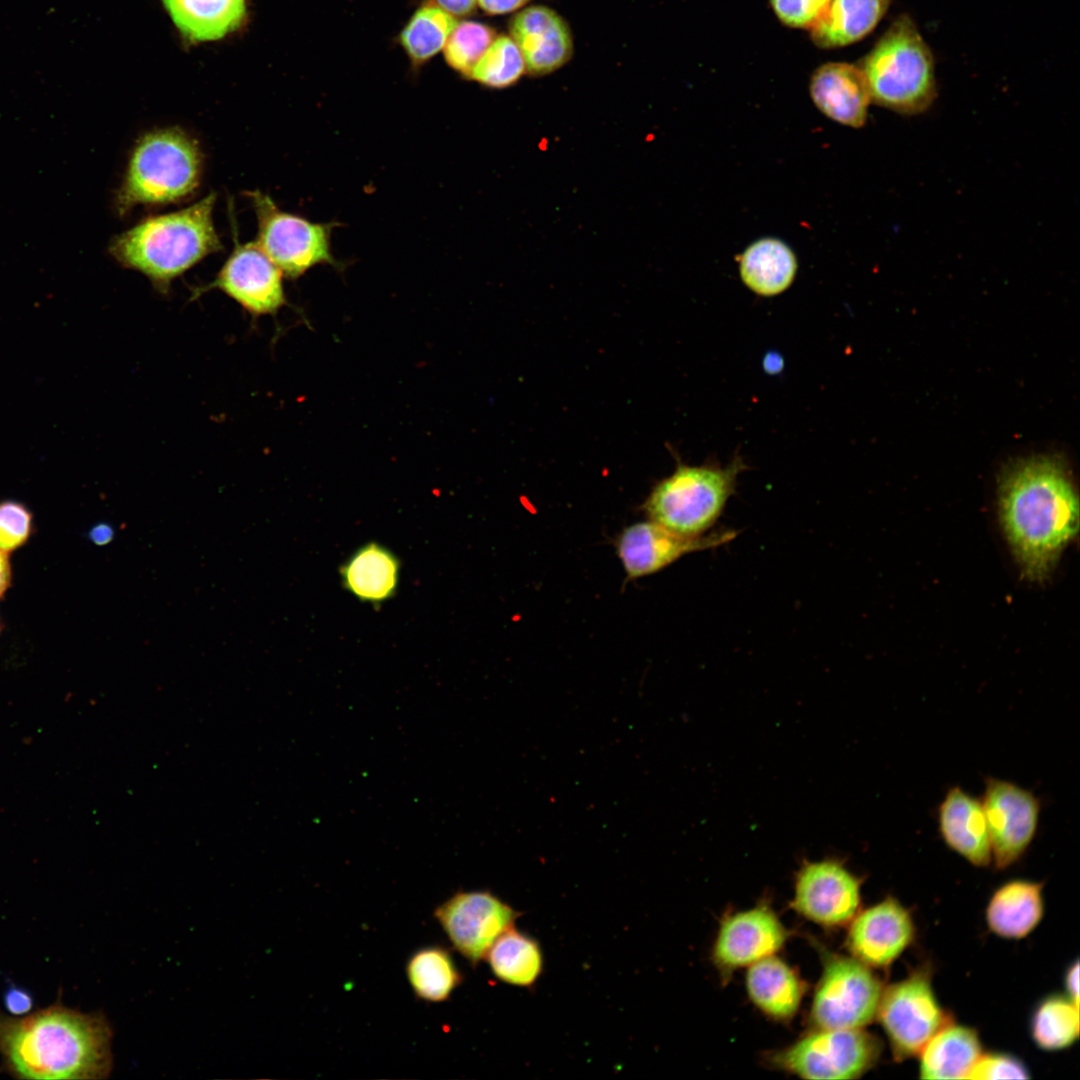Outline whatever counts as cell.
I'll list each match as a JSON object with an SVG mask.
<instances>
[{
	"instance_id": "obj_1",
	"label": "cell",
	"mask_w": 1080,
	"mask_h": 1080,
	"mask_svg": "<svg viewBox=\"0 0 1080 1080\" xmlns=\"http://www.w3.org/2000/svg\"><path fill=\"white\" fill-rule=\"evenodd\" d=\"M999 513L1022 576L1047 579L1079 527L1078 497L1064 465L1037 456L1008 467L999 485Z\"/></svg>"
},
{
	"instance_id": "obj_2",
	"label": "cell",
	"mask_w": 1080,
	"mask_h": 1080,
	"mask_svg": "<svg viewBox=\"0 0 1080 1080\" xmlns=\"http://www.w3.org/2000/svg\"><path fill=\"white\" fill-rule=\"evenodd\" d=\"M22 1016L0 1011V1073L16 1079H104L113 1067V1032L101 1013L62 1003Z\"/></svg>"
},
{
	"instance_id": "obj_3",
	"label": "cell",
	"mask_w": 1080,
	"mask_h": 1080,
	"mask_svg": "<svg viewBox=\"0 0 1080 1080\" xmlns=\"http://www.w3.org/2000/svg\"><path fill=\"white\" fill-rule=\"evenodd\" d=\"M215 200L211 193L183 210L142 220L111 241L110 254L166 291L173 279L221 250L212 217Z\"/></svg>"
},
{
	"instance_id": "obj_4",
	"label": "cell",
	"mask_w": 1080,
	"mask_h": 1080,
	"mask_svg": "<svg viewBox=\"0 0 1080 1080\" xmlns=\"http://www.w3.org/2000/svg\"><path fill=\"white\" fill-rule=\"evenodd\" d=\"M674 472L657 481L642 504L649 520L686 537H699L715 525L735 493L738 476L748 469L742 456L721 466H691L678 455Z\"/></svg>"
},
{
	"instance_id": "obj_5",
	"label": "cell",
	"mask_w": 1080,
	"mask_h": 1080,
	"mask_svg": "<svg viewBox=\"0 0 1080 1080\" xmlns=\"http://www.w3.org/2000/svg\"><path fill=\"white\" fill-rule=\"evenodd\" d=\"M201 170L202 154L194 138L179 128L151 131L131 153L116 208L124 215L137 205L180 201L195 192Z\"/></svg>"
},
{
	"instance_id": "obj_6",
	"label": "cell",
	"mask_w": 1080,
	"mask_h": 1080,
	"mask_svg": "<svg viewBox=\"0 0 1080 1080\" xmlns=\"http://www.w3.org/2000/svg\"><path fill=\"white\" fill-rule=\"evenodd\" d=\"M859 67L871 100L895 112L921 113L936 96L931 51L907 15L892 23Z\"/></svg>"
},
{
	"instance_id": "obj_7",
	"label": "cell",
	"mask_w": 1080,
	"mask_h": 1080,
	"mask_svg": "<svg viewBox=\"0 0 1080 1080\" xmlns=\"http://www.w3.org/2000/svg\"><path fill=\"white\" fill-rule=\"evenodd\" d=\"M258 222L256 244L281 270L295 279L319 264L340 266L331 252L334 223H315L282 211L260 191L248 192Z\"/></svg>"
},
{
	"instance_id": "obj_8",
	"label": "cell",
	"mask_w": 1080,
	"mask_h": 1080,
	"mask_svg": "<svg viewBox=\"0 0 1080 1080\" xmlns=\"http://www.w3.org/2000/svg\"><path fill=\"white\" fill-rule=\"evenodd\" d=\"M880 1041L858 1029H816L770 1056L776 1068L805 1079H854L878 1060Z\"/></svg>"
},
{
	"instance_id": "obj_9",
	"label": "cell",
	"mask_w": 1080,
	"mask_h": 1080,
	"mask_svg": "<svg viewBox=\"0 0 1080 1080\" xmlns=\"http://www.w3.org/2000/svg\"><path fill=\"white\" fill-rule=\"evenodd\" d=\"M882 992L869 966L830 955L813 997L811 1022L816 1029L863 1028L876 1017Z\"/></svg>"
},
{
	"instance_id": "obj_10",
	"label": "cell",
	"mask_w": 1080,
	"mask_h": 1080,
	"mask_svg": "<svg viewBox=\"0 0 1080 1080\" xmlns=\"http://www.w3.org/2000/svg\"><path fill=\"white\" fill-rule=\"evenodd\" d=\"M876 1016L897 1059L919 1054L950 1023L934 994L930 975L923 970L883 989Z\"/></svg>"
},
{
	"instance_id": "obj_11",
	"label": "cell",
	"mask_w": 1080,
	"mask_h": 1080,
	"mask_svg": "<svg viewBox=\"0 0 1080 1080\" xmlns=\"http://www.w3.org/2000/svg\"><path fill=\"white\" fill-rule=\"evenodd\" d=\"M997 869L1016 863L1027 851L1038 828L1039 799L1010 781L985 778L981 800Z\"/></svg>"
},
{
	"instance_id": "obj_12",
	"label": "cell",
	"mask_w": 1080,
	"mask_h": 1080,
	"mask_svg": "<svg viewBox=\"0 0 1080 1080\" xmlns=\"http://www.w3.org/2000/svg\"><path fill=\"white\" fill-rule=\"evenodd\" d=\"M434 916L453 947L476 964L519 914L488 891H461L441 903Z\"/></svg>"
},
{
	"instance_id": "obj_13",
	"label": "cell",
	"mask_w": 1080,
	"mask_h": 1080,
	"mask_svg": "<svg viewBox=\"0 0 1080 1080\" xmlns=\"http://www.w3.org/2000/svg\"><path fill=\"white\" fill-rule=\"evenodd\" d=\"M793 908L823 926L852 920L860 906V880L836 859L805 861L796 874Z\"/></svg>"
},
{
	"instance_id": "obj_14",
	"label": "cell",
	"mask_w": 1080,
	"mask_h": 1080,
	"mask_svg": "<svg viewBox=\"0 0 1080 1080\" xmlns=\"http://www.w3.org/2000/svg\"><path fill=\"white\" fill-rule=\"evenodd\" d=\"M735 536V531L723 530L686 537L648 520L625 527L615 547L627 580H634L664 569L685 554L715 548Z\"/></svg>"
},
{
	"instance_id": "obj_15",
	"label": "cell",
	"mask_w": 1080,
	"mask_h": 1080,
	"mask_svg": "<svg viewBox=\"0 0 1080 1080\" xmlns=\"http://www.w3.org/2000/svg\"><path fill=\"white\" fill-rule=\"evenodd\" d=\"M283 273L256 242L237 245L202 290L219 289L254 316L275 314L286 303Z\"/></svg>"
},
{
	"instance_id": "obj_16",
	"label": "cell",
	"mask_w": 1080,
	"mask_h": 1080,
	"mask_svg": "<svg viewBox=\"0 0 1080 1080\" xmlns=\"http://www.w3.org/2000/svg\"><path fill=\"white\" fill-rule=\"evenodd\" d=\"M787 930L766 905L726 917L713 947V960L720 970L730 972L751 965L780 950Z\"/></svg>"
},
{
	"instance_id": "obj_17",
	"label": "cell",
	"mask_w": 1080,
	"mask_h": 1080,
	"mask_svg": "<svg viewBox=\"0 0 1080 1080\" xmlns=\"http://www.w3.org/2000/svg\"><path fill=\"white\" fill-rule=\"evenodd\" d=\"M915 927L910 913L896 899L885 900L857 915L848 932L853 957L869 967H885L909 946Z\"/></svg>"
},
{
	"instance_id": "obj_18",
	"label": "cell",
	"mask_w": 1080,
	"mask_h": 1080,
	"mask_svg": "<svg viewBox=\"0 0 1080 1080\" xmlns=\"http://www.w3.org/2000/svg\"><path fill=\"white\" fill-rule=\"evenodd\" d=\"M511 38L518 46L525 68L544 75L565 64L572 55L571 32L564 19L546 6L520 11L510 24Z\"/></svg>"
},
{
	"instance_id": "obj_19",
	"label": "cell",
	"mask_w": 1080,
	"mask_h": 1080,
	"mask_svg": "<svg viewBox=\"0 0 1080 1080\" xmlns=\"http://www.w3.org/2000/svg\"><path fill=\"white\" fill-rule=\"evenodd\" d=\"M810 94L828 118L852 128L865 124L871 96L860 67L841 62L820 66L811 77Z\"/></svg>"
},
{
	"instance_id": "obj_20",
	"label": "cell",
	"mask_w": 1080,
	"mask_h": 1080,
	"mask_svg": "<svg viewBox=\"0 0 1080 1080\" xmlns=\"http://www.w3.org/2000/svg\"><path fill=\"white\" fill-rule=\"evenodd\" d=\"M937 819L939 833L951 850L976 867L991 863L988 827L979 799L954 786L940 803Z\"/></svg>"
},
{
	"instance_id": "obj_21",
	"label": "cell",
	"mask_w": 1080,
	"mask_h": 1080,
	"mask_svg": "<svg viewBox=\"0 0 1080 1080\" xmlns=\"http://www.w3.org/2000/svg\"><path fill=\"white\" fill-rule=\"evenodd\" d=\"M400 572L399 558L378 542L360 546L339 570L344 589L359 601L374 605L394 597Z\"/></svg>"
},
{
	"instance_id": "obj_22",
	"label": "cell",
	"mask_w": 1080,
	"mask_h": 1080,
	"mask_svg": "<svg viewBox=\"0 0 1080 1080\" xmlns=\"http://www.w3.org/2000/svg\"><path fill=\"white\" fill-rule=\"evenodd\" d=\"M1043 884L1028 880H1012L992 895L986 921L998 936L1019 939L1027 936L1043 915Z\"/></svg>"
},
{
	"instance_id": "obj_23",
	"label": "cell",
	"mask_w": 1080,
	"mask_h": 1080,
	"mask_svg": "<svg viewBox=\"0 0 1080 1080\" xmlns=\"http://www.w3.org/2000/svg\"><path fill=\"white\" fill-rule=\"evenodd\" d=\"M746 988L751 1001L777 1020L794 1016L804 993V984L795 971L773 955L751 964Z\"/></svg>"
},
{
	"instance_id": "obj_24",
	"label": "cell",
	"mask_w": 1080,
	"mask_h": 1080,
	"mask_svg": "<svg viewBox=\"0 0 1080 1080\" xmlns=\"http://www.w3.org/2000/svg\"><path fill=\"white\" fill-rule=\"evenodd\" d=\"M170 18L193 42L214 41L235 31L246 15L245 0H161Z\"/></svg>"
},
{
	"instance_id": "obj_25",
	"label": "cell",
	"mask_w": 1080,
	"mask_h": 1080,
	"mask_svg": "<svg viewBox=\"0 0 1080 1080\" xmlns=\"http://www.w3.org/2000/svg\"><path fill=\"white\" fill-rule=\"evenodd\" d=\"M919 1054L922 1079H968L982 1050L973 1029L949 1023L927 1042Z\"/></svg>"
},
{
	"instance_id": "obj_26",
	"label": "cell",
	"mask_w": 1080,
	"mask_h": 1080,
	"mask_svg": "<svg viewBox=\"0 0 1080 1080\" xmlns=\"http://www.w3.org/2000/svg\"><path fill=\"white\" fill-rule=\"evenodd\" d=\"M797 268V259L791 248L771 237L751 243L739 260L743 283L757 295L765 297L778 295L788 289Z\"/></svg>"
},
{
	"instance_id": "obj_27",
	"label": "cell",
	"mask_w": 1080,
	"mask_h": 1080,
	"mask_svg": "<svg viewBox=\"0 0 1080 1080\" xmlns=\"http://www.w3.org/2000/svg\"><path fill=\"white\" fill-rule=\"evenodd\" d=\"M890 0H831L811 30L820 48H837L867 36L885 15Z\"/></svg>"
},
{
	"instance_id": "obj_28",
	"label": "cell",
	"mask_w": 1080,
	"mask_h": 1080,
	"mask_svg": "<svg viewBox=\"0 0 1080 1080\" xmlns=\"http://www.w3.org/2000/svg\"><path fill=\"white\" fill-rule=\"evenodd\" d=\"M456 24L454 16L434 1H427L412 14L398 41L411 64L418 68L444 48Z\"/></svg>"
},
{
	"instance_id": "obj_29",
	"label": "cell",
	"mask_w": 1080,
	"mask_h": 1080,
	"mask_svg": "<svg viewBox=\"0 0 1080 1080\" xmlns=\"http://www.w3.org/2000/svg\"><path fill=\"white\" fill-rule=\"evenodd\" d=\"M406 973L416 996L428 1002L449 999L461 983V974L452 955L438 945L415 951L408 959Z\"/></svg>"
},
{
	"instance_id": "obj_30",
	"label": "cell",
	"mask_w": 1080,
	"mask_h": 1080,
	"mask_svg": "<svg viewBox=\"0 0 1080 1080\" xmlns=\"http://www.w3.org/2000/svg\"><path fill=\"white\" fill-rule=\"evenodd\" d=\"M486 956L495 976L509 984L529 986L542 970L537 942L513 927L498 937Z\"/></svg>"
},
{
	"instance_id": "obj_31",
	"label": "cell",
	"mask_w": 1080,
	"mask_h": 1080,
	"mask_svg": "<svg viewBox=\"0 0 1080 1080\" xmlns=\"http://www.w3.org/2000/svg\"><path fill=\"white\" fill-rule=\"evenodd\" d=\"M1079 1005L1060 996L1044 1000L1032 1019V1037L1045 1050L1069 1047L1079 1034Z\"/></svg>"
},
{
	"instance_id": "obj_32",
	"label": "cell",
	"mask_w": 1080,
	"mask_h": 1080,
	"mask_svg": "<svg viewBox=\"0 0 1080 1080\" xmlns=\"http://www.w3.org/2000/svg\"><path fill=\"white\" fill-rule=\"evenodd\" d=\"M525 63L514 40L501 35L492 41L472 69L469 79L489 88H505L523 74Z\"/></svg>"
},
{
	"instance_id": "obj_33",
	"label": "cell",
	"mask_w": 1080,
	"mask_h": 1080,
	"mask_svg": "<svg viewBox=\"0 0 1080 1080\" xmlns=\"http://www.w3.org/2000/svg\"><path fill=\"white\" fill-rule=\"evenodd\" d=\"M494 38L495 31L484 23L472 20L457 23L443 48L445 61L453 70L469 78Z\"/></svg>"
},
{
	"instance_id": "obj_34",
	"label": "cell",
	"mask_w": 1080,
	"mask_h": 1080,
	"mask_svg": "<svg viewBox=\"0 0 1080 1080\" xmlns=\"http://www.w3.org/2000/svg\"><path fill=\"white\" fill-rule=\"evenodd\" d=\"M33 531V514L16 500L0 502V549L10 553L24 546Z\"/></svg>"
},
{
	"instance_id": "obj_35",
	"label": "cell",
	"mask_w": 1080,
	"mask_h": 1080,
	"mask_svg": "<svg viewBox=\"0 0 1080 1080\" xmlns=\"http://www.w3.org/2000/svg\"><path fill=\"white\" fill-rule=\"evenodd\" d=\"M831 0H770L778 19L793 28H809L821 18Z\"/></svg>"
},
{
	"instance_id": "obj_36",
	"label": "cell",
	"mask_w": 1080,
	"mask_h": 1080,
	"mask_svg": "<svg viewBox=\"0 0 1080 1080\" xmlns=\"http://www.w3.org/2000/svg\"><path fill=\"white\" fill-rule=\"evenodd\" d=\"M1025 1065L1016 1057L1005 1054L981 1055L972 1068L968 1079H1026Z\"/></svg>"
},
{
	"instance_id": "obj_37",
	"label": "cell",
	"mask_w": 1080,
	"mask_h": 1080,
	"mask_svg": "<svg viewBox=\"0 0 1080 1080\" xmlns=\"http://www.w3.org/2000/svg\"><path fill=\"white\" fill-rule=\"evenodd\" d=\"M3 1004L12 1016H23L32 1010L34 998L27 989L10 984L4 991Z\"/></svg>"
},
{
	"instance_id": "obj_38",
	"label": "cell",
	"mask_w": 1080,
	"mask_h": 1080,
	"mask_svg": "<svg viewBox=\"0 0 1080 1080\" xmlns=\"http://www.w3.org/2000/svg\"><path fill=\"white\" fill-rule=\"evenodd\" d=\"M530 0H477L480 8L489 15H500L512 12Z\"/></svg>"
},
{
	"instance_id": "obj_39",
	"label": "cell",
	"mask_w": 1080,
	"mask_h": 1080,
	"mask_svg": "<svg viewBox=\"0 0 1080 1080\" xmlns=\"http://www.w3.org/2000/svg\"><path fill=\"white\" fill-rule=\"evenodd\" d=\"M434 2L452 16L462 17L475 10L477 0H434Z\"/></svg>"
},
{
	"instance_id": "obj_40",
	"label": "cell",
	"mask_w": 1080,
	"mask_h": 1080,
	"mask_svg": "<svg viewBox=\"0 0 1080 1080\" xmlns=\"http://www.w3.org/2000/svg\"><path fill=\"white\" fill-rule=\"evenodd\" d=\"M115 537V529L108 522H99L88 531L89 540L97 546H104L112 542Z\"/></svg>"
},
{
	"instance_id": "obj_41",
	"label": "cell",
	"mask_w": 1080,
	"mask_h": 1080,
	"mask_svg": "<svg viewBox=\"0 0 1080 1080\" xmlns=\"http://www.w3.org/2000/svg\"><path fill=\"white\" fill-rule=\"evenodd\" d=\"M12 584V566L9 553L0 549V600Z\"/></svg>"
},
{
	"instance_id": "obj_42",
	"label": "cell",
	"mask_w": 1080,
	"mask_h": 1080,
	"mask_svg": "<svg viewBox=\"0 0 1080 1080\" xmlns=\"http://www.w3.org/2000/svg\"><path fill=\"white\" fill-rule=\"evenodd\" d=\"M1079 968L1078 962L1071 966L1066 973L1065 983L1068 992V998L1079 1005Z\"/></svg>"
},
{
	"instance_id": "obj_43",
	"label": "cell",
	"mask_w": 1080,
	"mask_h": 1080,
	"mask_svg": "<svg viewBox=\"0 0 1080 1080\" xmlns=\"http://www.w3.org/2000/svg\"><path fill=\"white\" fill-rule=\"evenodd\" d=\"M0 630H1V624H0Z\"/></svg>"
}]
</instances>
